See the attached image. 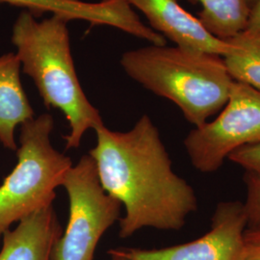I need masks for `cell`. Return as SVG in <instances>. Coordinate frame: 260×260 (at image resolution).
<instances>
[{
  "mask_svg": "<svg viewBox=\"0 0 260 260\" xmlns=\"http://www.w3.org/2000/svg\"><path fill=\"white\" fill-rule=\"evenodd\" d=\"M246 230L243 203L221 202L215 208L210 231L197 240L154 250H119L131 260H239Z\"/></svg>",
  "mask_w": 260,
  "mask_h": 260,
  "instance_id": "52a82bcc",
  "label": "cell"
},
{
  "mask_svg": "<svg viewBox=\"0 0 260 260\" xmlns=\"http://www.w3.org/2000/svg\"><path fill=\"white\" fill-rule=\"evenodd\" d=\"M108 254L110 255V259L111 260H131L126 255H124L119 250V248L118 249H112V250L108 251Z\"/></svg>",
  "mask_w": 260,
  "mask_h": 260,
  "instance_id": "ac0fdd59",
  "label": "cell"
},
{
  "mask_svg": "<svg viewBox=\"0 0 260 260\" xmlns=\"http://www.w3.org/2000/svg\"><path fill=\"white\" fill-rule=\"evenodd\" d=\"M139 10L150 28L172 41L176 47L223 57L231 49L228 41L215 37L201 20L186 11L178 0H125Z\"/></svg>",
  "mask_w": 260,
  "mask_h": 260,
  "instance_id": "9c48e42d",
  "label": "cell"
},
{
  "mask_svg": "<svg viewBox=\"0 0 260 260\" xmlns=\"http://www.w3.org/2000/svg\"><path fill=\"white\" fill-rule=\"evenodd\" d=\"M20 72L16 52L0 56V143L11 150L18 149L17 126L35 117L21 83Z\"/></svg>",
  "mask_w": 260,
  "mask_h": 260,
  "instance_id": "8fae6325",
  "label": "cell"
},
{
  "mask_svg": "<svg viewBox=\"0 0 260 260\" xmlns=\"http://www.w3.org/2000/svg\"><path fill=\"white\" fill-rule=\"evenodd\" d=\"M246 1H247V3L249 4V6L251 7V8L253 7V5L256 3V1H257V0H246Z\"/></svg>",
  "mask_w": 260,
  "mask_h": 260,
  "instance_id": "d6986e66",
  "label": "cell"
},
{
  "mask_svg": "<svg viewBox=\"0 0 260 260\" xmlns=\"http://www.w3.org/2000/svg\"><path fill=\"white\" fill-rule=\"evenodd\" d=\"M228 159L245 171L260 172V143L236 149Z\"/></svg>",
  "mask_w": 260,
  "mask_h": 260,
  "instance_id": "9a60e30c",
  "label": "cell"
},
{
  "mask_svg": "<svg viewBox=\"0 0 260 260\" xmlns=\"http://www.w3.org/2000/svg\"><path fill=\"white\" fill-rule=\"evenodd\" d=\"M244 182L247 188L246 202L243 203L247 229L260 230V172L245 171Z\"/></svg>",
  "mask_w": 260,
  "mask_h": 260,
  "instance_id": "5bb4252c",
  "label": "cell"
},
{
  "mask_svg": "<svg viewBox=\"0 0 260 260\" xmlns=\"http://www.w3.org/2000/svg\"><path fill=\"white\" fill-rule=\"evenodd\" d=\"M62 187L69 197V220L52 260H93L104 233L121 218V204L104 191L90 154L70 169Z\"/></svg>",
  "mask_w": 260,
  "mask_h": 260,
  "instance_id": "5b68a950",
  "label": "cell"
},
{
  "mask_svg": "<svg viewBox=\"0 0 260 260\" xmlns=\"http://www.w3.org/2000/svg\"><path fill=\"white\" fill-rule=\"evenodd\" d=\"M53 117L44 113L20 125L18 163L0 185V241L11 225L53 205L55 190L74 166L53 147Z\"/></svg>",
  "mask_w": 260,
  "mask_h": 260,
  "instance_id": "277c9868",
  "label": "cell"
},
{
  "mask_svg": "<svg viewBox=\"0 0 260 260\" xmlns=\"http://www.w3.org/2000/svg\"><path fill=\"white\" fill-rule=\"evenodd\" d=\"M0 4L26 11L36 18L43 14H50L68 21L83 20L92 26L116 28L145 40L150 45H167V40L146 25L125 0H0Z\"/></svg>",
  "mask_w": 260,
  "mask_h": 260,
  "instance_id": "ba28073f",
  "label": "cell"
},
{
  "mask_svg": "<svg viewBox=\"0 0 260 260\" xmlns=\"http://www.w3.org/2000/svg\"><path fill=\"white\" fill-rule=\"evenodd\" d=\"M93 158L104 191L124 206L119 236L140 230L178 231L198 209L195 191L173 171L160 133L148 115L125 132L95 128Z\"/></svg>",
  "mask_w": 260,
  "mask_h": 260,
  "instance_id": "6da1fadb",
  "label": "cell"
},
{
  "mask_svg": "<svg viewBox=\"0 0 260 260\" xmlns=\"http://www.w3.org/2000/svg\"><path fill=\"white\" fill-rule=\"evenodd\" d=\"M63 233L53 205L29 215L2 236L0 260H52Z\"/></svg>",
  "mask_w": 260,
  "mask_h": 260,
  "instance_id": "30bf717a",
  "label": "cell"
},
{
  "mask_svg": "<svg viewBox=\"0 0 260 260\" xmlns=\"http://www.w3.org/2000/svg\"><path fill=\"white\" fill-rule=\"evenodd\" d=\"M200 3L198 19L215 37L228 41L248 27L251 7L246 0H192Z\"/></svg>",
  "mask_w": 260,
  "mask_h": 260,
  "instance_id": "7c38bea8",
  "label": "cell"
},
{
  "mask_svg": "<svg viewBox=\"0 0 260 260\" xmlns=\"http://www.w3.org/2000/svg\"><path fill=\"white\" fill-rule=\"evenodd\" d=\"M228 42L232 49L223 59L231 77L260 90V31L246 29Z\"/></svg>",
  "mask_w": 260,
  "mask_h": 260,
  "instance_id": "4fadbf2b",
  "label": "cell"
},
{
  "mask_svg": "<svg viewBox=\"0 0 260 260\" xmlns=\"http://www.w3.org/2000/svg\"><path fill=\"white\" fill-rule=\"evenodd\" d=\"M120 64L132 80L175 103L195 127L223 109L233 80L223 57L176 46L128 50Z\"/></svg>",
  "mask_w": 260,
  "mask_h": 260,
  "instance_id": "3957f363",
  "label": "cell"
},
{
  "mask_svg": "<svg viewBox=\"0 0 260 260\" xmlns=\"http://www.w3.org/2000/svg\"><path fill=\"white\" fill-rule=\"evenodd\" d=\"M260 143V90L233 80L228 102L212 121L191 130L184 139L197 171L217 172L236 149Z\"/></svg>",
  "mask_w": 260,
  "mask_h": 260,
  "instance_id": "8992f818",
  "label": "cell"
},
{
  "mask_svg": "<svg viewBox=\"0 0 260 260\" xmlns=\"http://www.w3.org/2000/svg\"><path fill=\"white\" fill-rule=\"evenodd\" d=\"M239 260H260V230L245 231Z\"/></svg>",
  "mask_w": 260,
  "mask_h": 260,
  "instance_id": "2e32d148",
  "label": "cell"
},
{
  "mask_svg": "<svg viewBox=\"0 0 260 260\" xmlns=\"http://www.w3.org/2000/svg\"><path fill=\"white\" fill-rule=\"evenodd\" d=\"M247 29L252 31H260V0H257L251 8Z\"/></svg>",
  "mask_w": 260,
  "mask_h": 260,
  "instance_id": "e0dca14e",
  "label": "cell"
},
{
  "mask_svg": "<svg viewBox=\"0 0 260 260\" xmlns=\"http://www.w3.org/2000/svg\"><path fill=\"white\" fill-rule=\"evenodd\" d=\"M21 11L12 27L11 41L21 72L37 87L47 108L62 112L70 125L66 149H78L84 134L104 124L100 111L86 96L72 53L70 21L57 16L38 20Z\"/></svg>",
  "mask_w": 260,
  "mask_h": 260,
  "instance_id": "7a4b0ae2",
  "label": "cell"
}]
</instances>
